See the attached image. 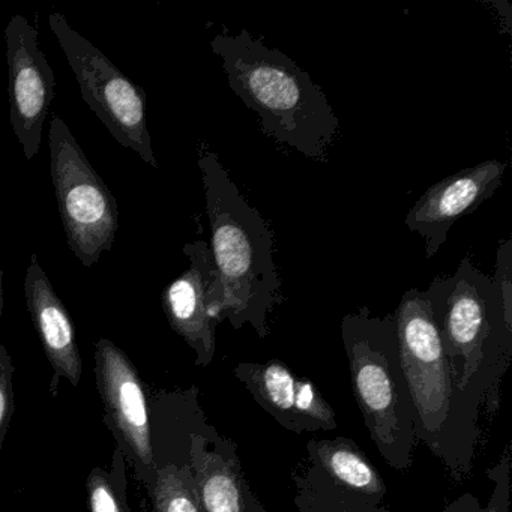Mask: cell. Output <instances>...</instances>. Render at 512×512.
<instances>
[{
	"label": "cell",
	"mask_w": 512,
	"mask_h": 512,
	"mask_svg": "<svg viewBox=\"0 0 512 512\" xmlns=\"http://www.w3.org/2000/svg\"><path fill=\"white\" fill-rule=\"evenodd\" d=\"M38 37L37 29L20 14L5 29L10 121L28 161L40 151L44 121L55 98V73Z\"/></svg>",
	"instance_id": "9"
},
{
	"label": "cell",
	"mask_w": 512,
	"mask_h": 512,
	"mask_svg": "<svg viewBox=\"0 0 512 512\" xmlns=\"http://www.w3.org/2000/svg\"><path fill=\"white\" fill-rule=\"evenodd\" d=\"M401 367L413 404L416 442L424 443L461 482L472 472L479 418L455 386L434 317L433 293L410 289L394 311Z\"/></svg>",
	"instance_id": "4"
},
{
	"label": "cell",
	"mask_w": 512,
	"mask_h": 512,
	"mask_svg": "<svg viewBox=\"0 0 512 512\" xmlns=\"http://www.w3.org/2000/svg\"><path fill=\"white\" fill-rule=\"evenodd\" d=\"M506 163L488 160L460 170L425 191L407 214V229L425 241V256L433 259L448 239L449 230L464 215L490 199L505 178Z\"/></svg>",
	"instance_id": "12"
},
{
	"label": "cell",
	"mask_w": 512,
	"mask_h": 512,
	"mask_svg": "<svg viewBox=\"0 0 512 512\" xmlns=\"http://www.w3.org/2000/svg\"><path fill=\"white\" fill-rule=\"evenodd\" d=\"M127 460L116 446L110 470L94 467L86 479L89 511L131 512L128 505Z\"/></svg>",
	"instance_id": "18"
},
{
	"label": "cell",
	"mask_w": 512,
	"mask_h": 512,
	"mask_svg": "<svg viewBox=\"0 0 512 512\" xmlns=\"http://www.w3.org/2000/svg\"><path fill=\"white\" fill-rule=\"evenodd\" d=\"M49 145L50 173L68 245L83 266L92 268L115 241L118 202L56 113Z\"/></svg>",
	"instance_id": "6"
},
{
	"label": "cell",
	"mask_w": 512,
	"mask_h": 512,
	"mask_svg": "<svg viewBox=\"0 0 512 512\" xmlns=\"http://www.w3.org/2000/svg\"><path fill=\"white\" fill-rule=\"evenodd\" d=\"M292 481L295 484L293 503L298 512H392L386 506L370 505L344 493L308 464L293 470Z\"/></svg>",
	"instance_id": "17"
},
{
	"label": "cell",
	"mask_w": 512,
	"mask_h": 512,
	"mask_svg": "<svg viewBox=\"0 0 512 512\" xmlns=\"http://www.w3.org/2000/svg\"><path fill=\"white\" fill-rule=\"evenodd\" d=\"M434 317L455 386L470 412L496 415L512 358V298L464 257L451 277L434 278Z\"/></svg>",
	"instance_id": "2"
},
{
	"label": "cell",
	"mask_w": 512,
	"mask_h": 512,
	"mask_svg": "<svg viewBox=\"0 0 512 512\" xmlns=\"http://www.w3.org/2000/svg\"><path fill=\"white\" fill-rule=\"evenodd\" d=\"M4 310V269H2V256H0V317Z\"/></svg>",
	"instance_id": "22"
},
{
	"label": "cell",
	"mask_w": 512,
	"mask_h": 512,
	"mask_svg": "<svg viewBox=\"0 0 512 512\" xmlns=\"http://www.w3.org/2000/svg\"><path fill=\"white\" fill-rule=\"evenodd\" d=\"M251 512H268L266 511L265 506H263V503L260 502L259 497H254L253 505H251Z\"/></svg>",
	"instance_id": "23"
},
{
	"label": "cell",
	"mask_w": 512,
	"mask_h": 512,
	"mask_svg": "<svg viewBox=\"0 0 512 512\" xmlns=\"http://www.w3.org/2000/svg\"><path fill=\"white\" fill-rule=\"evenodd\" d=\"M199 167L211 224V254L218 274L220 319L233 329L250 325L269 335V314L281 302V280L274 260V235L257 209L209 149H200Z\"/></svg>",
	"instance_id": "1"
},
{
	"label": "cell",
	"mask_w": 512,
	"mask_h": 512,
	"mask_svg": "<svg viewBox=\"0 0 512 512\" xmlns=\"http://www.w3.org/2000/svg\"><path fill=\"white\" fill-rule=\"evenodd\" d=\"M233 373L254 401L286 430L301 434L338 427L335 410L320 389L307 377L293 374L283 362H239Z\"/></svg>",
	"instance_id": "11"
},
{
	"label": "cell",
	"mask_w": 512,
	"mask_h": 512,
	"mask_svg": "<svg viewBox=\"0 0 512 512\" xmlns=\"http://www.w3.org/2000/svg\"><path fill=\"white\" fill-rule=\"evenodd\" d=\"M50 31L59 41L76 76L83 101L124 148L157 169L146 116V95L98 47L74 31L62 14L49 16Z\"/></svg>",
	"instance_id": "7"
},
{
	"label": "cell",
	"mask_w": 512,
	"mask_h": 512,
	"mask_svg": "<svg viewBox=\"0 0 512 512\" xmlns=\"http://www.w3.org/2000/svg\"><path fill=\"white\" fill-rule=\"evenodd\" d=\"M26 305L35 331L53 370L50 395L58 397L62 379L71 386H79L83 364L77 346L76 328L52 281L41 268L37 254H32L26 269Z\"/></svg>",
	"instance_id": "13"
},
{
	"label": "cell",
	"mask_w": 512,
	"mask_h": 512,
	"mask_svg": "<svg viewBox=\"0 0 512 512\" xmlns=\"http://www.w3.org/2000/svg\"><path fill=\"white\" fill-rule=\"evenodd\" d=\"M341 338L353 395L371 440L392 469L404 472L412 466L418 442L394 313L373 316L362 307L346 314L341 320Z\"/></svg>",
	"instance_id": "5"
},
{
	"label": "cell",
	"mask_w": 512,
	"mask_h": 512,
	"mask_svg": "<svg viewBox=\"0 0 512 512\" xmlns=\"http://www.w3.org/2000/svg\"><path fill=\"white\" fill-rule=\"evenodd\" d=\"M95 380L104 406V422L116 446L151 496L158 467L152 449L148 386L134 362L109 338L95 343Z\"/></svg>",
	"instance_id": "8"
},
{
	"label": "cell",
	"mask_w": 512,
	"mask_h": 512,
	"mask_svg": "<svg viewBox=\"0 0 512 512\" xmlns=\"http://www.w3.org/2000/svg\"><path fill=\"white\" fill-rule=\"evenodd\" d=\"M190 466L203 512H251L256 494L245 478L235 440L215 427L196 434Z\"/></svg>",
	"instance_id": "14"
},
{
	"label": "cell",
	"mask_w": 512,
	"mask_h": 512,
	"mask_svg": "<svg viewBox=\"0 0 512 512\" xmlns=\"http://www.w3.org/2000/svg\"><path fill=\"white\" fill-rule=\"evenodd\" d=\"M211 47L223 62L230 89L259 116L262 133L304 157L325 161L340 122L310 74L247 29L215 35Z\"/></svg>",
	"instance_id": "3"
},
{
	"label": "cell",
	"mask_w": 512,
	"mask_h": 512,
	"mask_svg": "<svg viewBox=\"0 0 512 512\" xmlns=\"http://www.w3.org/2000/svg\"><path fill=\"white\" fill-rule=\"evenodd\" d=\"M199 394L197 386L185 391L148 389L152 449L158 469L169 464L190 466L193 437L214 428L203 412Z\"/></svg>",
	"instance_id": "15"
},
{
	"label": "cell",
	"mask_w": 512,
	"mask_h": 512,
	"mask_svg": "<svg viewBox=\"0 0 512 512\" xmlns=\"http://www.w3.org/2000/svg\"><path fill=\"white\" fill-rule=\"evenodd\" d=\"M149 499L151 512H203L191 466L169 464L158 469L157 484Z\"/></svg>",
	"instance_id": "19"
},
{
	"label": "cell",
	"mask_w": 512,
	"mask_h": 512,
	"mask_svg": "<svg viewBox=\"0 0 512 512\" xmlns=\"http://www.w3.org/2000/svg\"><path fill=\"white\" fill-rule=\"evenodd\" d=\"M13 356L4 344H0V448L4 445L5 437L10 430L11 419L16 412V391H14Z\"/></svg>",
	"instance_id": "21"
},
{
	"label": "cell",
	"mask_w": 512,
	"mask_h": 512,
	"mask_svg": "<svg viewBox=\"0 0 512 512\" xmlns=\"http://www.w3.org/2000/svg\"><path fill=\"white\" fill-rule=\"evenodd\" d=\"M511 464V442H508L497 463L488 469L487 476L493 485L488 502L482 505L481 500L473 494H461L460 497L449 502L443 512H509Z\"/></svg>",
	"instance_id": "20"
},
{
	"label": "cell",
	"mask_w": 512,
	"mask_h": 512,
	"mask_svg": "<svg viewBox=\"0 0 512 512\" xmlns=\"http://www.w3.org/2000/svg\"><path fill=\"white\" fill-rule=\"evenodd\" d=\"M190 266L161 295L170 328L196 353L197 367H208L217 352L220 319L218 274L206 241L184 247Z\"/></svg>",
	"instance_id": "10"
},
{
	"label": "cell",
	"mask_w": 512,
	"mask_h": 512,
	"mask_svg": "<svg viewBox=\"0 0 512 512\" xmlns=\"http://www.w3.org/2000/svg\"><path fill=\"white\" fill-rule=\"evenodd\" d=\"M307 457L308 466L329 484L370 505H383L385 479L349 437L310 440Z\"/></svg>",
	"instance_id": "16"
}]
</instances>
